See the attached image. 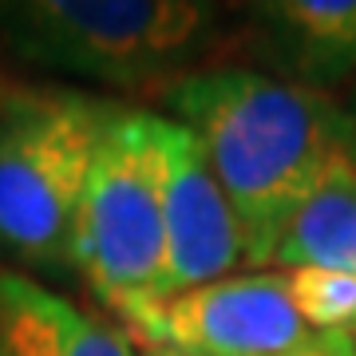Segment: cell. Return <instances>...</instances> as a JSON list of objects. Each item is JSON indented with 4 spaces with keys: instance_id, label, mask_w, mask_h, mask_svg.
Returning <instances> with one entry per match:
<instances>
[{
    "instance_id": "1",
    "label": "cell",
    "mask_w": 356,
    "mask_h": 356,
    "mask_svg": "<svg viewBox=\"0 0 356 356\" xmlns=\"http://www.w3.org/2000/svg\"><path fill=\"white\" fill-rule=\"evenodd\" d=\"M159 115L191 131L245 234V266L269 269L309 194L356 166V123L332 95L261 67L206 64L154 91Z\"/></svg>"
},
{
    "instance_id": "2",
    "label": "cell",
    "mask_w": 356,
    "mask_h": 356,
    "mask_svg": "<svg viewBox=\"0 0 356 356\" xmlns=\"http://www.w3.org/2000/svg\"><path fill=\"white\" fill-rule=\"evenodd\" d=\"M222 13L202 0H8L0 44L40 72L163 91L206 67Z\"/></svg>"
},
{
    "instance_id": "3",
    "label": "cell",
    "mask_w": 356,
    "mask_h": 356,
    "mask_svg": "<svg viewBox=\"0 0 356 356\" xmlns=\"http://www.w3.org/2000/svg\"><path fill=\"white\" fill-rule=\"evenodd\" d=\"M111 111L64 83H0V254L72 269V226Z\"/></svg>"
},
{
    "instance_id": "4",
    "label": "cell",
    "mask_w": 356,
    "mask_h": 356,
    "mask_svg": "<svg viewBox=\"0 0 356 356\" xmlns=\"http://www.w3.org/2000/svg\"><path fill=\"white\" fill-rule=\"evenodd\" d=\"M147 119V107L115 103L67 245V266L123 321V332L166 305V242Z\"/></svg>"
},
{
    "instance_id": "5",
    "label": "cell",
    "mask_w": 356,
    "mask_h": 356,
    "mask_svg": "<svg viewBox=\"0 0 356 356\" xmlns=\"http://www.w3.org/2000/svg\"><path fill=\"white\" fill-rule=\"evenodd\" d=\"M159 175V210L166 242V301L245 266V234L210 159L191 131L151 111L147 119Z\"/></svg>"
},
{
    "instance_id": "6",
    "label": "cell",
    "mask_w": 356,
    "mask_h": 356,
    "mask_svg": "<svg viewBox=\"0 0 356 356\" xmlns=\"http://www.w3.org/2000/svg\"><path fill=\"white\" fill-rule=\"evenodd\" d=\"M131 341H151L186 356H277L309 337L281 269L229 273L159 305Z\"/></svg>"
},
{
    "instance_id": "7",
    "label": "cell",
    "mask_w": 356,
    "mask_h": 356,
    "mask_svg": "<svg viewBox=\"0 0 356 356\" xmlns=\"http://www.w3.org/2000/svg\"><path fill=\"white\" fill-rule=\"evenodd\" d=\"M242 13L269 76L325 95L356 76V0H266Z\"/></svg>"
},
{
    "instance_id": "8",
    "label": "cell",
    "mask_w": 356,
    "mask_h": 356,
    "mask_svg": "<svg viewBox=\"0 0 356 356\" xmlns=\"http://www.w3.org/2000/svg\"><path fill=\"white\" fill-rule=\"evenodd\" d=\"M0 356H135L123 325L95 317L20 269H0Z\"/></svg>"
},
{
    "instance_id": "9",
    "label": "cell",
    "mask_w": 356,
    "mask_h": 356,
    "mask_svg": "<svg viewBox=\"0 0 356 356\" xmlns=\"http://www.w3.org/2000/svg\"><path fill=\"white\" fill-rule=\"evenodd\" d=\"M269 269L356 273V166L332 175L285 222Z\"/></svg>"
},
{
    "instance_id": "10",
    "label": "cell",
    "mask_w": 356,
    "mask_h": 356,
    "mask_svg": "<svg viewBox=\"0 0 356 356\" xmlns=\"http://www.w3.org/2000/svg\"><path fill=\"white\" fill-rule=\"evenodd\" d=\"M289 297L309 332H348L356 337V273L337 269H281Z\"/></svg>"
},
{
    "instance_id": "11",
    "label": "cell",
    "mask_w": 356,
    "mask_h": 356,
    "mask_svg": "<svg viewBox=\"0 0 356 356\" xmlns=\"http://www.w3.org/2000/svg\"><path fill=\"white\" fill-rule=\"evenodd\" d=\"M277 356H356V337H348V332H309L301 344H293Z\"/></svg>"
},
{
    "instance_id": "12",
    "label": "cell",
    "mask_w": 356,
    "mask_h": 356,
    "mask_svg": "<svg viewBox=\"0 0 356 356\" xmlns=\"http://www.w3.org/2000/svg\"><path fill=\"white\" fill-rule=\"evenodd\" d=\"M135 344V356H186L178 348H166V344H151V341H131Z\"/></svg>"
},
{
    "instance_id": "13",
    "label": "cell",
    "mask_w": 356,
    "mask_h": 356,
    "mask_svg": "<svg viewBox=\"0 0 356 356\" xmlns=\"http://www.w3.org/2000/svg\"><path fill=\"white\" fill-rule=\"evenodd\" d=\"M348 115H353V123H356V88H353V99H348Z\"/></svg>"
}]
</instances>
